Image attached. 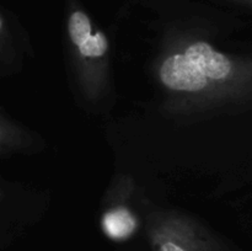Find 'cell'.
<instances>
[{
    "mask_svg": "<svg viewBox=\"0 0 252 251\" xmlns=\"http://www.w3.org/2000/svg\"><path fill=\"white\" fill-rule=\"evenodd\" d=\"M133 192V180L129 176H118L106 193L101 226L112 240H126L137 230L138 218L129 207Z\"/></svg>",
    "mask_w": 252,
    "mask_h": 251,
    "instance_id": "obj_4",
    "label": "cell"
},
{
    "mask_svg": "<svg viewBox=\"0 0 252 251\" xmlns=\"http://www.w3.org/2000/svg\"><path fill=\"white\" fill-rule=\"evenodd\" d=\"M27 196L21 185L12 184L0 176V245L9 238L15 226L24 220Z\"/></svg>",
    "mask_w": 252,
    "mask_h": 251,
    "instance_id": "obj_7",
    "label": "cell"
},
{
    "mask_svg": "<svg viewBox=\"0 0 252 251\" xmlns=\"http://www.w3.org/2000/svg\"><path fill=\"white\" fill-rule=\"evenodd\" d=\"M147 229L155 251H218L216 238L202 224L177 211L154 212Z\"/></svg>",
    "mask_w": 252,
    "mask_h": 251,
    "instance_id": "obj_3",
    "label": "cell"
},
{
    "mask_svg": "<svg viewBox=\"0 0 252 251\" xmlns=\"http://www.w3.org/2000/svg\"><path fill=\"white\" fill-rule=\"evenodd\" d=\"M41 145L39 135L0 107V160L33 154Z\"/></svg>",
    "mask_w": 252,
    "mask_h": 251,
    "instance_id": "obj_6",
    "label": "cell"
},
{
    "mask_svg": "<svg viewBox=\"0 0 252 251\" xmlns=\"http://www.w3.org/2000/svg\"><path fill=\"white\" fill-rule=\"evenodd\" d=\"M29 49V37L19 19L0 2V79L22 70Z\"/></svg>",
    "mask_w": 252,
    "mask_h": 251,
    "instance_id": "obj_5",
    "label": "cell"
},
{
    "mask_svg": "<svg viewBox=\"0 0 252 251\" xmlns=\"http://www.w3.org/2000/svg\"><path fill=\"white\" fill-rule=\"evenodd\" d=\"M65 36L79 91L98 105L112 90L110 39L80 0H65Z\"/></svg>",
    "mask_w": 252,
    "mask_h": 251,
    "instance_id": "obj_2",
    "label": "cell"
},
{
    "mask_svg": "<svg viewBox=\"0 0 252 251\" xmlns=\"http://www.w3.org/2000/svg\"><path fill=\"white\" fill-rule=\"evenodd\" d=\"M161 15V48L153 71L165 115L176 120L228 116L252 137V46L218 49L206 15L182 0H147Z\"/></svg>",
    "mask_w": 252,
    "mask_h": 251,
    "instance_id": "obj_1",
    "label": "cell"
}]
</instances>
